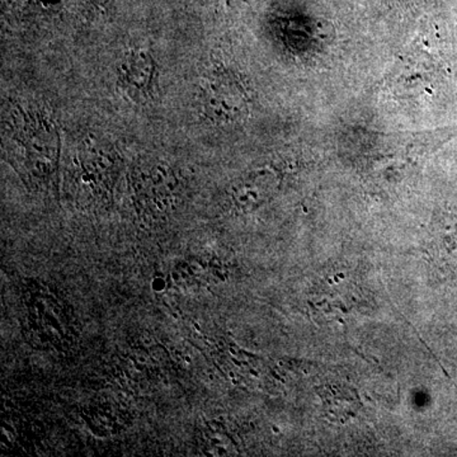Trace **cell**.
<instances>
[{
	"label": "cell",
	"instance_id": "obj_1",
	"mask_svg": "<svg viewBox=\"0 0 457 457\" xmlns=\"http://www.w3.org/2000/svg\"><path fill=\"white\" fill-rule=\"evenodd\" d=\"M203 106L210 120L218 123L237 121L248 112V98L231 75L213 74L203 90Z\"/></svg>",
	"mask_w": 457,
	"mask_h": 457
},
{
	"label": "cell",
	"instance_id": "obj_3",
	"mask_svg": "<svg viewBox=\"0 0 457 457\" xmlns=\"http://www.w3.org/2000/svg\"><path fill=\"white\" fill-rule=\"evenodd\" d=\"M431 254L436 266L457 285V216L438 222L433 231Z\"/></svg>",
	"mask_w": 457,
	"mask_h": 457
},
{
	"label": "cell",
	"instance_id": "obj_2",
	"mask_svg": "<svg viewBox=\"0 0 457 457\" xmlns=\"http://www.w3.org/2000/svg\"><path fill=\"white\" fill-rule=\"evenodd\" d=\"M139 194L153 209L165 210L179 196V179L170 167L152 165L141 173Z\"/></svg>",
	"mask_w": 457,
	"mask_h": 457
},
{
	"label": "cell",
	"instance_id": "obj_4",
	"mask_svg": "<svg viewBox=\"0 0 457 457\" xmlns=\"http://www.w3.org/2000/svg\"><path fill=\"white\" fill-rule=\"evenodd\" d=\"M273 187L272 174L258 171L234 186L231 200L237 209L251 210L266 201L272 194Z\"/></svg>",
	"mask_w": 457,
	"mask_h": 457
},
{
	"label": "cell",
	"instance_id": "obj_5",
	"mask_svg": "<svg viewBox=\"0 0 457 457\" xmlns=\"http://www.w3.org/2000/svg\"><path fill=\"white\" fill-rule=\"evenodd\" d=\"M155 65L152 57L145 53H132L123 59L121 62V79L130 88L146 90L152 83Z\"/></svg>",
	"mask_w": 457,
	"mask_h": 457
}]
</instances>
